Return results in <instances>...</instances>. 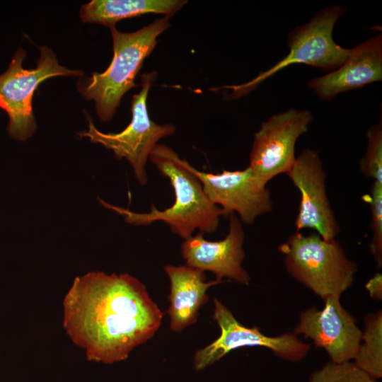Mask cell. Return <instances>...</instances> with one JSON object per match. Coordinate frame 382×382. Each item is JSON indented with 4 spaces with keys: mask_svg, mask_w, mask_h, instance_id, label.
Segmentation results:
<instances>
[{
    "mask_svg": "<svg viewBox=\"0 0 382 382\" xmlns=\"http://www.w3.org/2000/svg\"><path fill=\"white\" fill-rule=\"evenodd\" d=\"M228 232L220 241L205 239L198 232L184 240L180 252L186 265L202 272H212L216 279L224 277L247 285L250 277L243 267L245 233L242 222L236 214L229 216Z\"/></svg>",
    "mask_w": 382,
    "mask_h": 382,
    "instance_id": "4fadbf2b",
    "label": "cell"
},
{
    "mask_svg": "<svg viewBox=\"0 0 382 382\" xmlns=\"http://www.w3.org/2000/svg\"><path fill=\"white\" fill-rule=\"evenodd\" d=\"M288 273L323 301L339 297L352 285L357 263L335 239L296 231L279 247Z\"/></svg>",
    "mask_w": 382,
    "mask_h": 382,
    "instance_id": "277c9868",
    "label": "cell"
},
{
    "mask_svg": "<svg viewBox=\"0 0 382 382\" xmlns=\"http://www.w3.org/2000/svg\"><path fill=\"white\" fill-rule=\"evenodd\" d=\"M286 175L301 194L296 231L313 228L325 241L335 239L340 228L326 192L327 174L318 152L303 150Z\"/></svg>",
    "mask_w": 382,
    "mask_h": 382,
    "instance_id": "8fae6325",
    "label": "cell"
},
{
    "mask_svg": "<svg viewBox=\"0 0 382 382\" xmlns=\"http://www.w3.org/2000/svg\"><path fill=\"white\" fill-rule=\"evenodd\" d=\"M324 303L323 309L313 307L302 311L293 333L311 339L332 362L353 361L362 331L354 317L342 306L340 298L331 296Z\"/></svg>",
    "mask_w": 382,
    "mask_h": 382,
    "instance_id": "7c38bea8",
    "label": "cell"
},
{
    "mask_svg": "<svg viewBox=\"0 0 382 382\" xmlns=\"http://www.w3.org/2000/svg\"><path fill=\"white\" fill-rule=\"evenodd\" d=\"M308 382H378L358 367L352 361L342 363L329 361L313 371Z\"/></svg>",
    "mask_w": 382,
    "mask_h": 382,
    "instance_id": "ac0fdd59",
    "label": "cell"
},
{
    "mask_svg": "<svg viewBox=\"0 0 382 382\" xmlns=\"http://www.w3.org/2000/svg\"><path fill=\"white\" fill-rule=\"evenodd\" d=\"M185 166L199 179L209 199L222 210L224 216L237 214L241 222L251 225L257 217L272 211L267 185L248 166L241 170L212 173L197 170L186 160Z\"/></svg>",
    "mask_w": 382,
    "mask_h": 382,
    "instance_id": "30bf717a",
    "label": "cell"
},
{
    "mask_svg": "<svg viewBox=\"0 0 382 382\" xmlns=\"http://www.w3.org/2000/svg\"><path fill=\"white\" fill-rule=\"evenodd\" d=\"M382 79V35L371 37L352 51L344 64L333 71L313 78L308 86L322 100L362 88Z\"/></svg>",
    "mask_w": 382,
    "mask_h": 382,
    "instance_id": "5bb4252c",
    "label": "cell"
},
{
    "mask_svg": "<svg viewBox=\"0 0 382 382\" xmlns=\"http://www.w3.org/2000/svg\"><path fill=\"white\" fill-rule=\"evenodd\" d=\"M376 380L382 378V311L364 318L361 342L352 361Z\"/></svg>",
    "mask_w": 382,
    "mask_h": 382,
    "instance_id": "e0dca14e",
    "label": "cell"
},
{
    "mask_svg": "<svg viewBox=\"0 0 382 382\" xmlns=\"http://www.w3.org/2000/svg\"><path fill=\"white\" fill-rule=\"evenodd\" d=\"M163 270L170 282V326L173 331L180 332L197 321L200 307L209 299V288L224 281L216 279L206 282L204 272L186 264L166 265Z\"/></svg>",
    "mask_w": 382,
    "mask_h": 382,
    "instance_id": "9a60e30c",
    "label": "cell"
},
{
    "mask_svg": "<svg viewBox=\"0 0 382 382\" xmlns=\"http://www.w3.org/2000/svg\"><path fill=\"white\" fill-rule=\"evenodd\" d=\"M63 313L70 340L88 360L105 364L125 360L154 337L163 318L138 279L100 271L74 279L63 300Z\"/></svg>",
    "mask_w": 382,
    "mask_h": 382,
    "instance_id": "6da1fadb",
    "label": "cell"
},
{
    "mask_svg": "<svg viewBox=\"0 0 382 382\" xmlns=\"http://www.w3.org/2000/svg\"><path fill=\"white\" fill-rule=\"evenodd\" d=\"M346 8L332 6L318 11L308 23L299 25L288 35L289 54L268 70L260 73L247 83L226 86L232 91L233 98L241 97L252 91L274 74L294 64H303L323 70L337 69L342 66L352 49L337 45L332 38L335 23Z\"/></svg>",
    "mask_w": 382,
    "mask_h": 382,
    "instance_id": "5b68a950",
    "label": "cell"
},
{
    "mask_svg": "<svg viewBox=\"0 0 382 382\" xmlns=\"http://www.w3.org/2000/svg\"><path fill=\"white\" fill-rule=\"evenodd\" d=\"M187 3L185 0H93L81 6L84 23L115 25L121 20L147 13L173 16Z\"/></svg>",
    "mask_w": 382,
    "mask_h": 382,
    "instance_id": "2e32d148",
    "label": "cell"
},
{
    "mask_svg": "<svg viewBox=\"0 0 382 382\" xmlns=\"http://www.w3.org/2000/svg\"><path fill=\"white\" fill-rule=\"evenodd\" d=\"M313 115L308 110L289 109L263 122L254 134L248 167L263 183L286 174L294 165L295 146L306 133Z\"/></svg>",
    "mask_w": 382,
    "mask_h": 382,
    "instance_id": "9c48e42d",
    "label": "cell"
},
{
    "mask_svg": "<svg viewBox=\"0 0 382 382\" xmlns=\"http://www.w3.org/2000/svg\"><path fill=\"white\" fill-rule=\"evenodd\" d=\"M156 77L155 71L141 76V88L132 99V120L122 132L103 133L99 131L90 115L84 111L88 122V130L77 133L80 137H88L91 142L100 144L112 151L117 158L127 160L137 182L142 186L148 183L146 163L151 151L161 139L175 132L174 125H158L149 117L147 97Z\"/></svg>",
    "mask_w": 382,
    "mask_h": 382,
    "instance_id": "52a82bcc",
    "label": "cell"
},
{
    "mask_svg": "<svg viewBox=\"0 0 382 382\" xmlns=\"http://www.w3.org/2000/svg\"><path fill=\"white\" fill-rule=\"evenodd\" d=\"M366 289L371 299L381 301L382 300V274H375L365 285Z\"/></svg>",
    "mask_w": 382,
    "mask_h": 382,
    "instance_id": "44dd1931",
    "label": "cell"
},
{
    "mask_svg": "<svg viewBox=\"0 0 382 382\" xmlns=\"http://www.w3.org/2000/svg\"><path fill=\"white\" fill-rule=\"evenodd\" d=\"M363 199L369 204L371 213L372 237L370 251L378 267L382 266V183L374 181L370 194Z\"/></svg>",
    "mask_w": 382,
    "mask_h": 382,
    "instance_id": "ffe728a7",
    "label": "cell"
},
{
    "mask_svg": "<svg viewBox=\"0 0 382 382\" xmlns=\"http://www.w3.org/2000/svg\"><path fill=\"white\" fill-rule=\"evenodd\" d=\"M367 146L361 158V172L374 181L382 183V124L371 127L366 132Z\"/></svg>",
    "mask_w": 382,
    "mask_h": 382,
    "instance_id": "d6986e66",
    "label": "cell"
},
{
    "mask_svg": "<svg viewBox=\"0 0 382 382\" xmlns=\"http://www.w3.org/2000/svg\"><path fill=\"white\" fill-rule=\"evenodd\" d=\"M169 27L167 16L132 33L120 32L115 25L109 27L114 52L111 63L104 72H94L85 83L78 85L85 99L94 100L97 115L103 122L111 120L122 96L138 86L134 79L144 60L154 50L158 37Z\"/></svg>",
    "mask_w": 382,
    "mask_h": 382,
    "instance_id": "3957f363",
    "label": "cell"
},
{
    "mask_svg": "<svg viewBox=\"0 0 382 382\" xmlns=\"http://www.w3.org/2000/svg\"><path fill=\"white\" fill-rule=\"evenodd\" d=\"M213 303V318L218 323L221 334L213 342L195 352L194 364L197 370L204 369L240 347H265L277 357L291 362L301 361L311 349L309 344L293 332L267 336L256 326L248 328L241 324L218 299L215 298Z\"/></svg>",
    "mask_w": 382,
    "mask_h": 382,
    "instance_id": "ba28073f",
    "label": "cell"
},
{
    "mask_svg": "<svg viewBox=\"0 0 382 382\" xmlns=\"http://www.w3.org/2000/svg\"><path fill=\"white\" fill-rule=\"evenodd\" d=\"M149 160L170 181L175 195L172 206L160 210L152 204L149 212L138 213L98 198L100 203L122 215L132 225L149 226L156 221L163 222L183 240L197 230L203 234L215 232L224 213L209 199L199 179L186 167L185 160L163 144L155 146Z\"/></svg>",
    "mask_w": 382,
    "mask_h": 382,
    "instance_id": "7a4b0ae2",
    "label": "cell"
},
{
    "mask_svg": "<svg viewBox=\"0 0 382 382\" xmlns=\"http://www.w3.org/2000/svg\"><path fill=\"white\" fill-rule=\"evenodd\" d=\"M39 50L35 68H23L26 52L19 48L6 71L0 75V108L8 116V134L18 141H25L37 129L32 101L38 85L54 76H83L82 70H71L60 65L55 54L47 46L40 47Z\"/></svg>",
    "mask_w": 382,
    "mask_h": 382,
    "instance_id": "8992f818",
    "label": "cell"
}]
</instances>
